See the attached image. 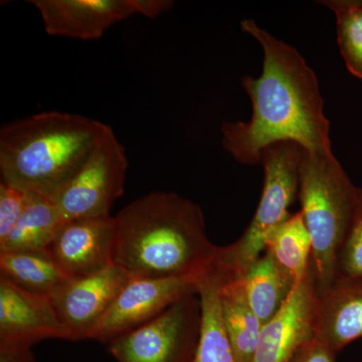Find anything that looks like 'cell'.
Wrapping results in <instances>:
<instances>
[{"label":"cell","instance_id":"obj_1","mask_svg":"<svg viewBox=\"0 0 362 362\" xmlns=\"http://www.w3.org/2000/svg\"><path fill=\"white\" fill-rule=\"evenodd\" d=\"M243 32L263 49L259 78L245 76L243 87L252 103L249 121L223 122V149L244 165L261 164V154L274 143H297L309 153H330V123L316 74L295 47L244 20Z\"/></svg>","mask_w":362,"mask_h":362},{"label":"cell","instance_id":"obj_2","mask_svg":"<svg viewBox=\"0 0 362 362\" xmlns=\"http://www.w3.org/2000/svg\"><path fill=\"white\" fill-rule=\"evenodd\" d=\"M113 262L131 277L189 278L213 268L220 247L207 237L201 206L173 192H153L119 211Z\"/></svg>","mask_w":362,"mask_h":362},{"label":"cell","instance_id":"obj_3","mask_svg":"<svg viewBox=\"0 0 362 362\" xmlns=\"http://www.w3.org/2000/svg\"><path fill=\"white\" fill-rule=\"evenodd\" d=\"M109 125L89 117L42 112L0 129L2 182L54 199Z\"/></svg>","mask_w":362,"mask_h":362},{"label":"cell","instance_id":"obj_4","mask_svg":"<svg viewBox=\"0 0 362 362\" xmlns=\"http://www.w3.org/2000/svg\"><path fill=\"white\" fill-rule=\"evenodd\" d=\"M361 189L350 180L333 152L309 153L304 150L298 197L311 235L317 292L327 289L337 280L338 257Z\"/></svg>","mask_w":362,"mask_h":362},{"label":"cell","instance_id":"obj_5","mask_svg":"<svg viewBox=\"0 0 362 362\" xmlns=\"http://www.w3.org/2000/svg\"><path fill=\"white\" fill-rule=\"evenodd\" d=\"M303 156L304 149L292 141L274 143L263 150L264 185L258 207L242 237L218 249L216 264L223 270L243 277L265 252L267 235L289 218V207L299 194Z\"/></svg>","mask_w":362,"mask_h":362},{"label":"cell","instance_id":"obj_6","mask_svg":"<svg viewBox=\"0 0 362 362\" xmlns=\"http://www.w3.org/2000/svg\"><path fill=\"white\" fill-rule=\"evenodd\" d=\"M128 158L109 126L71 180L52 202L64 221L110 216L114 202L124 192Z\"/></svg>","mask_w":362,"mask_h":362},{"label":"cell","instance_id":"obj_7","mask_svg":"<svg viewBox=\"0 0 362 362\" xmlns=\"http://www.w3.org/2000/svg\"><path fill=\"white\" fill-rule=\"evenodd\" d=\"M201 331V299L192 294L112 340L108 349L117 362H194Z\"/></svg>","mask_w":362,"mask_h":362},{"label":"cell","instance_id":"obj_8","mask_svg":"<svg viewBox=\"0 0 362 362\" xmlns=\"http://www.w3.org/2000/svg\"><path fill=\"white\" fill-rule=\"evenodd\" d=\"M131 276L120 266H110L90 275L69 278L49 298L68 340L92 339Z\"/></svg>","mask_w":362,"mask_h":362},{"label":"cell","instance_id":"obj_9","mask_svg":"<svg viewBox=\"0 0 362 362\" xmlns=\"http://www.w3.org/2000/svg\"><path fill=\"white\" fill-rule=\"evenodd\" d=\"M199 293L189 278L131 277L98 326L92 339L109 343L148 323L182 298Z\"/></svg>","mask_w":362,"mask_h":362},{"label":"cell","instance_id":"obj_10","mask_svg":"<svg viewBox=\"0 0 362 362\" xmlns=\"http://www.w3.org/2000/svg\"><path fill=\"white\" fill-rule=\"evenodd\" d=\"M317 295L311 267L282 308L264 324L251 362H291L305 343L315 337Z\"/></svg>","mask_w":362,"mask_h":362},{"label":"cell","instance_id":"obj_11","mask_svg":"<svg viewBox=\"0 0 362 362\" xmlns=\"http://www.w3.org/2000/svg\"><path fill=\"white\" fill-rule=\"evenodd\" d=\"M115 220L112 216L65 221L47 251L69 278L82 277L113 264Z\"/></svg>","mask_w":362,"mask_h":362},{"label":"cell","instance_id":"obj_12","mask_svg":"<svg viewBox=\"0 0 362 362\" xmlns=\"http://www.w3.org/2000/svg\"><path fill=\"white\" fill-rule=\"evenodd\" d=\"M51 338L68 339L51 298L25 291L0 277V344L33 347Z\"/></svg>","mask_w":362,"mask_h":362},{"label":"cell","instance_id":"obj_13","mask_svg":"<svg viewBox=\"0 0 362 362\" xmlns=\"http://www.w3.org/2000/svg\"><path fill=\"white\" fill-rule=\"evenodd\" d=\"M54 37L101 39L112 25L134 16L130 0H30Z\"/></svg>","mask_w":362,"mask_h":362},{"label":"cell","instance_id":"obj_14","mask_svg":"<svg viewBox=\"0 0 362 362\" xmlns=\"http://www.w3.org/2000/svg\"><path fill=\"white\" fill-rule=\"evenodd\" d=\"M317 294L315 337L338 354L362 338V279L337 277Z\"/></svg>","mask_w":362,"mask_h":362},{"label":"cell","instance_id":"obj_15","mask_svg":"<svg viewBox=\"0 0 362 362\" xmlns=\"http://www.w3.org/2000/svg\"><path fill=\"white\" fill-rule=\"evenodd\" d=\"M216 266L220 278L221 315L238 362H251L264 324L247 301L244 281Z\"/></svg>","mask_w":362,"mask_h":362},{"label":"cell","instance_id":"obj_16","mask_svg":"<svg viewBox=\"0 0 362 362\" xmlns=\"http://www.w3.org/2000/svg\"><path fill=\"white\" fill-rule=\"evenodd\" d=\"M245 292L262 323L273 318L287 301L296 282L269 252H264L243 276Z\"/></svg>","mask_w":362,"mask_h":362},{"label":"cell","instance_id":"obj_17","mask_svg":"<svg viewBox=\"0 0 362 362\" xmlns=\"http://www.w3.org/2000/svg\"><path fill=\"white\" fill-rule=\"evenodd\" d=\"M197 284L202 304V331L194 362H238L221 315L220 278L216 269L213 267Z\"/></svg>","mask_w":362,"mask_h":362},{"label":"cell","instance_id":"obj_18","mask_svg":"<svg viewBox=\"0 0 362 362\" xmlns=\"http://www.w3.org/2000/svg\"><path fill=\"white\" fill-rule=\"evenodd\" d=\"M0 277L25 291L49 297L69 279L47 250L0 252Z\"/></svg>","mask_w":362,"mask_h":362},{"label":"cell","instance_id":"obj_19","mask_svg":"<svg viewBox=\"0 0 362 362\" xmlns=\"http://www.w3.org/2000/svg\"><path fill=\"white\" fill-rule=\"evenodd\" d=\"M30 194V202L20 221L0 242V252L47 250L65 223L52 199Z\"/></svg>","mask_w":362,"mask_h":362},{"label":"cell","instance_id":"obj_20","mask_svg":"<svg viewBox=\"0 0 362 362\" xmlns=\"http://www.w3.org/2000/svg\"><path fill=\"white\" fill-rule=\"evenodd\" d=\"M265 251L291 274L296 284L306 277L312 267L311 235L301 211L290 214L267 235Z\"/></svg>","mask_w":362,"mask_h":362},{"label":"cell","instance_id":"obj_21","mask_svg":"<svg viewBox=\"0 0 362 362\" xmlns=\"http://www.w3.org/2000/svg\"><path fill=\"white\" fill-rule=\"evenodd\" d=\"M337 20V42L347 70L362 80V0H321Z\"/></svg>","mask_w":362,"mask_h":362},{"label":"cell","instance_id":"obj_22","mask_svg":"<svg viewBox=\"0 0 362 362\" xmlns=\"http://www.w3.org/2000/svg\"><path fill=\"white\" fill-rule=\"evenodd\" d=\"M337 277L362 279V189L354 220L338 257Z\"/></svg>","mask_w":362,"mask_h":362},{"label":"cell","instance_id":"obj_23","mask_svg":"<svg viewBox=\"0 0 362 362\" xmlns=\"http://www.w3.org/2000/svg\"><path fill=\"white\" fill-rule=\"evenodd\" d=\"M30 197L28 192L0 181V242L18 223Z\"/></svg>","mask_w":362,"mask_h":362},{"label":"cell","instance_id":"obj_24","mask_svg":"<svg viewBox=\"0 0 362 362\" xmlns=\"http://www.w3.org/2000/svg\"><path fill=\"white\" fill-rule=\"evenodd\" d=\"M337 356L325 343L314 337L305 343L291 362H337Z\"/></svg>","mask_w":362,"mask_h":362},{"label":"cell","instance_id":"obj_25","mask_svg":"<svg viewBox=\"0 0 362 362\" xmlns=\"http://www.w3.org/2000/svg\"><path fill=\"white\" fill-rule=\"evenodd\" d=\"M130 4L136 14L149 18H156L175 6V2L171 0H130Z\"/></svg>","mask_w":362,"mask_h":362},{"label":"cell","instance_id":"obj_26","mask_svg":"<svg viewBox=\"0 0 362 362\" xmlns=\"http://www.w3.org/2000/svg\"><path fill=\"white\" fill-rule=\"evenodd\" d=\"M0 362H35L32 347L0 344Z\"/></svg>","mask_w":362,"mask_h":362}]
</instances>
